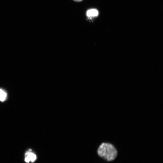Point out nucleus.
I'll use <instances>...</instances> for the list:
<instances>
[{"label":"nucleus","mask_w":163,"mask_h":163,"mask_svg":"<svg viewBox=\"0 0 163 163\" xmlns=\"http://www.w3.org/2000/svg\"><path fill=\"white\" fill-rule=\"evenodd\" d=\"M97 152L100 157L109 161L114 160L117 155V150L115 146L108 142L101 143L98 148Z\"/></svg>","instance_id":"f257e3e1"},{"label":"nucleus","mask_w":163,"mask_h":163,"mask_svg":"<svg viewBox=\"0 0 163 163\" xmlns=\"http://www.w3.org/2000/svg\"><path fill=\"white\" fill-rule=\"evenodd\" d=\"M98 11L95 9H91L88 10L87 12V15L89 17L96 16L98 15Z\"/></svg>","instance_id":"f03ea898"},{"label":"nucleus","mask_w":163,"mask_h":163,"mask_svg":"<svg viewBox=\"0 0 163 163\" xmlns=\"http://www.w3.org/2000/svg\"><path fill=\"white\" fill-rule=\"evenodd\" d=\"M30 151L31 150H30L29 151L27 152L25 154V156H27L29 158L30 161L34 162L36 159V156L34 154L31 152Z\"/></svg>","instance_id":"7ed1b4c3"},{"label":"nucleus","mask_w":163,"mask_h":163,"mask_svg":"<svg viewBox=\"0 0 163 163\" xmlns=\"http://www.w3.org/2000/svg\"><path fill=\"white\" fill-rule=\"evenodd\" d=\"M7 97V94L3 90L0 89V101H5Z\"/></svg>","instance_id":"20e7f679"},{"label":"nucleus","mask_w":163,"mask_h":163,"mask_svg":"<svg viewBox=\"0 0 163 163\" xmlns=\"http://www.w3.org/2000/svg\"><path fill=\"white\" fill-rule=\"evenodd\" d=\"M25 162L27 163L29 162L30 161V159H29V158L27 156H26L25 158Z\"/></svg>","instance_id":"39448f33"},{"label":"nucleus","mask_w":163,"mask_h":163,"mask_svg":"<svg viewBox=\"0 0 163 163\" xmlns=\"http://www.w3.org/2000/svg\"><path fill=\"white\" fill-rule=\"evenodd\" d=\"M73 0L75 2H80L82 1L83 0Z\"/></svg>","instance_id":"423d86ee"}]
</instances>
